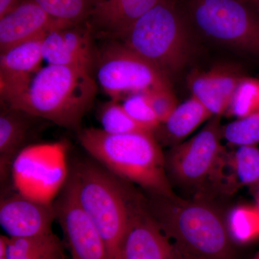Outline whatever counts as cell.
I'll list each match as a JSON object with an SVG mask.
<instances>
[{
    "mask_svg": "<svg viewBox=\"0 0 259 259\" xmlns=\"http://www.w3.org/2000/svg\"><path fill=\"white\" fill-rule=\"evenodd\" d=\"M97 91L96 80L90 71L48 64L2 102L8 108L65 128L77 129L93 105Z\"/></svg>",
    "mask_w": 259,
    "mask_h": 259,
    "instance_id": "6da1fadb",
    "label": "cell"
},
{
    "mask_svg": "<svg viewBox=\"0 0 259 259\" xmlns=\"http://www.w3.org/2000/svg\"><path fill=\"white\" fill-rule=\"evenodd\" d=\"M79 144L92 158L121 180L149 194L174 198L163 153L154 133L110 134L101 128L81 130Z\"/></svg>",
    "mask_w": 259,
    "mask_h": 259,
    "instance_id": "7a4b0ae2",
    "label": "cell"
},
{
    "mask_svg": "<svg viewBox=\"0 0 259 259\" xmlns=\"http://www.w3.org/2000/svg\"><path fill=\"white\" fill-rule=\"evenodd\" d=\"M150 196V212L182 258H233L231 237L215 209L178 197Z\"/></svg>",
    "mask_w": 259,
    "mask_h": 259,
    "instance_id": "3957f363",
    "label": "cell"
},
{
    "mask_svg": "<svg viewBox=\"0 0 259 259\" xmlns=\"http://www.w3.org/2000/svg\"><path fill=\"white\" fill-rule=\"evenodd\" d=\"M66 185L100 232L110 259H121L134 188L92 158L73 163Z\"/></svg>",
    "mask_w": 259,
    "mask_h": 259,
    "instance_id": "277c9868",
    "label": "cell"
},
{
    "mask_svg": "<svg viewBox=\"0 0 259 259\" xmlns=\"http://www.w3.org/2000/svg\"><path fill=\"white\" fill-rule=\"evenodd\" d=\"M189 26L177 0H161L119 40L168 76L182 69L190 57Z\"/></svg>",
    "mask_w": 259,
    "mask_h": 259,
    "instance_id": "5b68a950",
    "label": "cell"
},
{
    "mask_svg": "<svg viewBox=\"0 0 259 259\" xmlns=\"http://www.w3.org/2000/svg\"><path fill=\"white\" fill-rule=\"evenodd\" d=\"M190 26L228 47L259 56V14L243 0H183Z\"/></svg>",
    "mask_w": 259,
    "mask_h": 259,
    "instance_id": "8992f818",
    "label": "cell"
},
{
    "mask_svg": "<svg viewBox=\"0 0 259 259\" xmlns=\"http://www.w3.org/2000/svg\"><path fill=\"white\" fill-rule=\"evenodd\" d=\"M93 71L99 86L117 101L126 94L171 87L165 73L119 40L107 39L97 48Z\"/></svg>",
    "mask_w": 259,
    "mask_h": 259,
    "instance_id": "52a82bcc",
    "label": "cell"
},
{
    "mask_svg": "<svg viewBox=\"0 0 259 259\" xmlns=\"http://www.w3.org/2000/svg\"><path fill=\"white\" fill-rule=\"evenodd\" d=\"M121 259H183L150 212L146 199L134 189Z\"/></svg>",
    "mask_w": 259,
    "mask_h": 259,
    "instance_id": "ba28073f",
    "label": "cell"
},
{
    "mask_svg": "<svg viewBox=\"0 0 259 259\" xmlns=\"http://www.w3.org/2000/svg\"><path fill=\"white\" fill-rule=\"evenodd\" d=\"M222 134L221 115H214L198 134L175 148L168 161L174 176L187 185L205 181L219 161Z\"/></svg>",
    "mask_w": 259,
    "mask_h": 259,
    "instance_id": "9c48e42d",
    "label": "cell"
},
{
    "mask_svg": "<svg viewBox=\"0 0 259 259\" xmlns=\"http://www.w3.org/2000/svg\"><path fill=\"white\" fill-rule=\"evenodd\" d=\"M53 204L56 221L64 233L71 259H110L100 232L69 186L65 185L61 195Z\"/></svg>",
    "mask_w": 259,
    "mask_h": 259,
    "instance_id": "30bf717a",
    "label": "cell"
},
{
    "mask_svg": "<svg viewBox=\"0 0 259 259\" xmlns=\"http://www.w3.org/2000/svg\"><path fill=\"white\" fill-rule=\"evenodd\" d=\"M95 35L88 20L53 29L42 38L44 60L48 64L79 68L93 74L97 50Z\"/></svg>",
    "mask_w": 259,
    "mask_h": 259,
    "instance_id": "8fae6325",
    "label": "cell"
},
{
    "mask_svg": "<svg viewBox=\"0 0 259 259\" xmlns=\"http://www.w3.org/2000/svg\"><path fill=\"white\" fill-rule=\"evenodd\" d=\"M54 204L21 193L5 192L0 202V226L10 238H30L52 233Z\"/></svg>",
    "mask_w": 259,
    "mask_h": 259,
    "instance_id": "7c38bea8",
    "label": "cell"
},
{
    "mask_svg": "<svg viewBox=\"0 0 259 259\" xmlns=\"http://www.w3.org/2000/svg\"><path fill=\"white\" fill-rule=\"evenodd\" d=\"M161 0H93L88 21L104 39L120 40L140 18Z\"/></svg>",
    "mask_w": 259,
    "mask_h": 259,
    "instance_id": "4fadbf2b",
    "label": "cell"
},
{
    "mask_svg": "<svg viewBox=\"0 0 259 259\" xmlns=\"http://www.w3.org/2000/svg\"><path fill=\"white\" fill-rule=\"evenodd\" d=\"M64 25L51 18L34 0H23L8 14L0 18V51L44 36Z\"/></svg>",
    "mask_w": 259,
    "mask_h": 259,
    "instance_id": "5bb4252c",
    "label": "cell"
},
{
    "mask_svg": "<svg viewBox=\"0 0 259 259\" xmlns=\"http://www.w3.org/2000/svg\"><path fill=\"white\" fill-rule=\"evenodd\" d=\"M243 76L229 65H221L204 72L193 73L189 79L192 96L213 115H222L229 109L236 89Z\"/></svg>",
    "mask_w": 259,
    "mask_h": 259,
    "instance_id": "9a60e30c",
    "label": "cell"
},
{
    "mask_svg": "<svg viewBox=\"0 0 259 259\" xmlns=\"http://www.w3.org/2000/svg\"><path fill=\"white\" fill-rule=\"evenodd\" d=\"M44 36L22 42L1 52L0 55V95L1 100L13 95L28 82L40 69L44 56Z\"/></svg>",
    "mask_w": 259,
    "mask_h": 259,
    "instance_id": "2e32d148",
    "label": "cell"
},
{
    "mask_svg": "<svg viewBox=\"0 0 259 259\" xmlns=\"http://www.w3.org/2000/svg\"><path fill=\"white\" fill-rule=\"evenodd\" d=\"M38 117L15 109H4L0 115V176L5 186L12 167L31 139Z\"/></svg>",
    "mask_w": 259,
    "mask_h": 259,
    "instance_id": "e0dca14e",
    "label": "cell"
},
{
    "mask_svg": "<svg viewBox=\"0 0 259 259\" xmlns=\"http://www.w3.org/2000/svg\"><path fill=\"white\" fill-rule=\"evenodd\" d=\"M203 104L192 96L190 100L178 105L166 122H163L162 134L169 141L185 139L202 122L212 116Z\"/></svg>",
    "mask_w": 259,
    "mask_h": 259,
    "instance_id": "ac0fdd59",
    "label": "cell"
},
{
    "mask_svg": "<svg viewBox=\"0 0 259 259\" xmlns=\"http://www.w3.org/2000/svg\"><path fill=\"white\" fill-rule=\"evenodd\" d=\"M7 258L64 259V245L53 232L30 238H9Z\"/></svg>",
    "mask_w": 259,
    "mask_h": 259,
    "instance_id": "d6986e66",
    "label": "cell"
},
{
    "mask_svg": "<svg viewBox=\"0 0 259 259\" xmlns=\"http://www.w3.org/2000/svg\"><path fill=\"white\" fill-rule=\"evenodd\" d=\"M228 231L235 241L248 243L259 238L258 206L243 205L236 207L228 219Z\"/></svg>",
    "mask_w": 259,
    "mask_h": 259,
    "instance_id": "ffe728a7",
    "label": "cell"
},
{
    "mask_svg": "<svg viewBox=\"0 0 259 259\" xmlns=\"http://www.w3.org/2000/svg\"><path fill=\"white\" fill-rule=\"evenodd\" d=\"M102 130L110 134H127L149 131L133 120L117 100L105 102L98 112ZM152 132V131H149Z\"/></svg>",
    "mask_w": 259,
    "mask_h": 259,
    "instance_id": "44dd1931",
    "label": "cell"
},
{
    "mask_svg": "<svg viewBox=\"0 0 259 259\" xmlns=\"http://www.w3.org/2000/svg\"><path fill=\"white\" fill-rule=\"evenodd\" d=\"M51 18L61 23L76 24L86 21L93 0H34Z\"/></svg>",
    "mask_w": 259,
    "mask_h": 259,
    "instance_id": "7402d4cb",
    "label": "cell"
},
{
    "mask_svg": "<svg viewBox=\"0 0 259 259\" xmlns=\"http://www.w3.org/2000/svg\"><path fill=\"white\" fill-rule=\"evenodd\" d=\"M228 110L240 118L259 112V80L243 77Z\"/></svg>",
    "mask_w": 259,
    "mask_h": 259,
    "instance_id": "603a6c76",
    "label": "cell"
},
{
    "mask_svg": "<svg viewBox=\"0 0 259 259\" xmlns=\"http://www.w3.org/2000/svg\"><path fill=\"white\" fill-rule=\"evenodd\" d=\"M225 139L238 146H254L259 143V112L234 121L225 127Z\"/></svg>",
    "mask_w": 259,
    "mask_h": 259,
    "instance_id": "cb8c5ba5",
    "label": "cell"
},
{
    "mask_svg": "<svg viewBox=\"0 0 259 259\" xmlns=\"http://www.w3.org/2000/svg\"><path fill=\"white\" fill-rule=\"evenodd\" d=\"M121 105L130 117L145 129L154 133L161 125L144 93L131 95L123 100Z\"/></svg>",
    "mask_w": 259,
    "mask_h": 259,
    "instance_id": "d4e9b609",
    "label": "cell"
},
{
    "mask_svg": "<svg viewBox=\"0 0 259 259\" xmlns=\"http://www.w3.org/2000/svg\"><path fill=\"white\" fill-rule=\"evenodd\" d=\"M235 171L243 185H252L259 180V149L254 146L238 148L233 158Z\"/></svg>",
    "mask_w": 259,
    "mask_h": 259,
    "instance_id": "484cf974",
    "label": "cell"
},
{
    "mask_svg": "<svg viewBox=\"0 0 259 259\" xmlns=\"http://www.w3.org/2000/svg\"><path fill=\"white\" fill-rule=\"evenodd\" d=\"M144 94L161 124L166 122L178 107V101L171 87L155 89Z\"/></svg>",
    "mask_w": 259,
    "mask_h": 259,
    "instance_id": "4316f807",
    "label": "cell"
},
{
    "mask_svg": "<svg viewBox=\"0 0 259 259\" xmlns=\"http://www.w3.org/2000/svg\"><path fill=\"white\" fill-rule=\"evenodd\" d=\"M23 0H0V18L8 14Z\"/></svg>",
    "mask_w": 259,
    "mask_h": 259,
    "instance_id": "83f0119b",
    "label": "cell"
},
{
    "mask_svg": "<svg viewBox=\"0 0 259 259\" xmlns=\"http://www.w3.org/2000/svg\"><path fill=\"white\" fill-rule=\"evenodd\" d=\"M259 14V0H243Z\"/></svg>",
    "mask_w": 259,
    "mask_h": 259,
    "instance_id": "f1b7e54d",
    "label": "cell"
},
{
    "mask_svg": "<svg viewBox=\"0 0 259 259\" xmlns=\"http://www.w3.org/2000/svg\"><path fill=\"white\" fill-rule=\"evenodd\" d=\"M253 259H259V253H258V254L255 255V258Z\"/></svg>",
    "mask_w": 259,
    "mask_h": 259,
    "instance_id": "f546056e",
    "label": "cell"
},
{
    "mask_svg": "<svg viewBox=\"0 0 259 259\" xmlns=\"http://www.w3.org/2000/svg\"><path fill=\"white\" fill-rule=\"evenodd\" d=\"M0 259H8L7 257H0Z\"/></svg>",
    "mask_w": 259,
    "mask_h": 259,
    "instance_id": "4dcf8cb0",
    "label": "cell"
},
{
    "mask_svg": "<svg viewBox=\"0 0 259 259\" xmlns=\"http://www.w3.org/2000/svg\"><path fill=\"white\" fill-rule=\"evenodd\" d=\"M257 206H258V208H259V195H258V205H257Z\"/></svg>",
    "mask_w": 259,
    "mask_h": 259,
    "instance_id": "1f68e13d",
    "label": "cell"
},
{
    "mask_svg": "<svg viewBox=\"0 0 259 259\" xmlns=\"http://www.w3.org/2000/svg\"><path fill=\"white\" fill-rule=\"evenodd\" d=\"M258 182H259V180H258Z\"/></svg>",
    "mask_w": 259,
    "mask_h": 259,
    "instance_id": "d6a6232c",
    "label": "cell"
}]
</instances>
